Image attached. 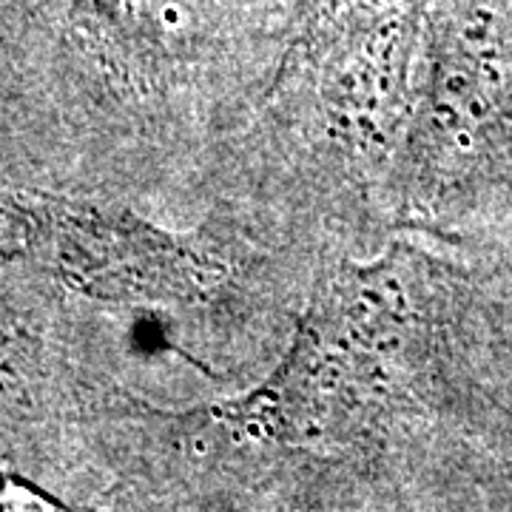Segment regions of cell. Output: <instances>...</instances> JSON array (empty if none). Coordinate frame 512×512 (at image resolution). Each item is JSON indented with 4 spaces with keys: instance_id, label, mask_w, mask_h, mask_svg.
<instances>
[{
    "instance_id": "obj_1",
    "label": "cell",
    "mask_w": 512,
    "mask_h": 512,
    "mask_svg": "<svg viewBox=\"0 0 512 512\" xmlns=\"http://www.w3.org/2000/svg\"><path fill=\"white\" fill-rule=\"evenodd\" d=\"M94 9L123 35L140 40H177L191 20L194 0H92Z\"/></svg>"
}]
</instances>
